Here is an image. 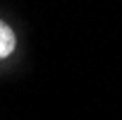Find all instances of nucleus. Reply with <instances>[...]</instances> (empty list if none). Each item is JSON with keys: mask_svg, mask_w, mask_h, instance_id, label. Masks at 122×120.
I'll return each instance as SVG.
<instances>
[{"mask_svg": "<svg viewBox=\"0 0 122 120\" xmlns=\"http://www.w3.org/2000/svg\"><path fill=\"white\" fill-rule=\"evenodd\" d=\"M12 50H15V34L10 27L0 22V58H7Z\"/></svg>", "mask_w": 122, "mask_h": 120, "instance_id": "nucleus-1", "label": "nucleus"}]
</instances>
